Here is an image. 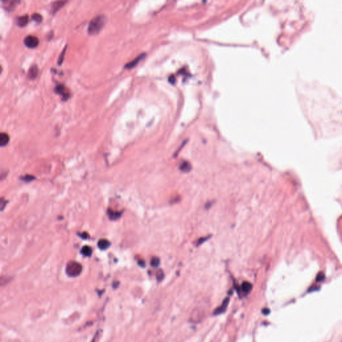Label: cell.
<instances>
[{
    "instance_id": "277c9868",
    "label": "cell",
    "mask_w": 342,
    "mask_h": 342,
    "mask_svg": "<svg viewBox=\"0 0 342 342\" xmlns=\"http://www.w3.org/2000/svg\"><path fill=\"white\" fill-rule=\"evenodd\" d=\"M54 91L56 93H57L59 96H61L63 98L64 100H67L70 97V92L64 85H57L54 88Z\"/></svg>"
},
{
    "instance_id": "5b68a950",
    "label": "cell",
    "mask_w": 342,
    "mask_h": 342,
    "mask_svg": "<svg viewBox=\"0 0 342 342\" xmlns=\"http://www.w3.org/2000/svg\"><path fill=\"white\" fill-rule=\"evenodd\" d=\"M144 56H145V54H144V53H142L141 55L138 56L137 58H135V59H134L133 60H132L131 62H129V63H127V64L125 65V66H124V68H127V69H131V68H134V67H135V66H136V65H137V64L138 63V62H139L140 61H141L142 59H143V58L144 57Z\"/></svg>"
},
{
    "instance_id": "5bb4252c",
    "label": "cell",
    "mask_w": 342,
    "mask_h": 342,
    "mask_svg": "<svg viewBox=\"0 0 342 342\" xmlns=\"http://www.w3.org/2000/svg\"><path fill=\"white\" fill-rule=\"evenodd\" d=\"M65 2H54L52 5V11H57L59 8H62L63 5L65 4Z\"/></svg>"
},
{
    "instance_id": "8fae6325",
    "label": "cell",
    "mask_w": 342,
    "mask_h": 342,
    "mask_svg": "<svg viewBox=\"0 0 342 342\" xmlns=\"http://www.w3.org/2000/svg\"><path fill=\"white\" fill-rule=\"evenodd\" d=\"M3 2L4 3L5 8L7 10H9V11L13 10L14 9H15V8H16L17 3H19L17 2H14V1H12V2Z\"/></svg>"
},
{
    "instance_id": "cb8c5ba5",
    "label": "cell",
    "mask_w": 342,
    "mask_h": 342,
    "mask_svg": "<svg viewBox=\"0 0 342 342\" xmlns=\"http://www.w3.org/2000/svg\"><path fill=\"white\" fill-rule=\"evenodd\" d=\"M98 335H99V333H98H98H97V334H96V335H95V336H94V337L93 338V340H92V342H96V338L98 337Z\"/></svg>"
},
{
    "instance_id": "6da1fadb",
    "label": "cell",
    "mask_w": 342,
    "mask_h": 342,
    "mask_svg": "<svg viewBox=\"0 0 342 342\" xmlns=\"http://www.w3.org/2000/svg\"><path fill=\"white\" fill-rule=\"evenodd\" d=\"M106 22V18L104 16H97L92 19L88 26V33L90 35L98 34L101 29L104 26Z\"/></svg>"
},
{
    "instance_id": "ac0fdd59",
    "label": "cell",
    "mask_w": 342,
    "mask_h": 342,
    "mask_svg": "<svg viewBox=\"0 0 342 342\" xmlns=\"http://www.w3.org/2000/svg\"><path fill=\"white\" fill-rule=\"evenodd\" d=\"M159 263H160V260H159V258L154 257V258L152 259L150 264H151V265L153 266V267H158Z\"/></svg>"
},
{
    "instance_id": "44dd1931",
    "label": "cell",
    "mask_w": 342,
    "mask_h": 342,
    "mask_svg": "<svg viewBox=\"0 0 342 342\" xmlns=\"http://www.w3.org/2000/svg\"><path fill=\"white\" fill-rule=\"evenodd\" d=\"M80 236L82 238V239H88V238H89V234L87 233V232H84V233H83L80 234Z\"/></svg>"
},
{
    "instance_id": "7402d4cb",
    "label": "cell",
    "mask_w": 342,
    "mask_h": 342,
    "mask_svg": "<svg viewBox=\"0 0 342 342\" xmlns=\"http://www.w3.org/2000/svg\"><path fill=\"white\" fill-rule=\"evenodd\" d=\"M5 204H6V203H5V201L4 200V198H2V200H1V203H0V204H1V209H2V210L4 209V208L5 206Z\"/></svg>"
},
{
    "instance_id": "52a82bcc",
    "label": "cell",
    "mask_w": 342,
    "mask_h": 342,
    "mask_svg": "<svg viewBox=\"0 0 342 342\" xmlns=\"http://www.w3.org/2000/svg\"><path fill=\"white\" fill-rule=\"evenodd\" d=\"M98 247L100 249H102V250H105V249H107L110 246V243L108 240L105 239H102L99 241L98 243Z\"/></svg>"
},
{
    "instance_id": "2e32d148",
    "label": "cell",
    "mask_w": 342,
    "mask_h": 342,
    "mask_svg": "<svg viewBox=\"0 0 342 342\" xmlns=\"http://www.w3.org/2000/svg\"><path fill=\"white\" fill-rule=\"evenodd\" d=\"M108 213L109 216L110 217L111 219H113V220L117 219L119 218V217H120V215H121V213L114 212V211L110 210H108Z\"/></svg>"
},
{
    "instance_id": "e0dca14e",
    "label": "cell",
    "mask_w": 342,
    "mask_h": 342,
    "mask_svg": "<svg viewBox=\"0 0 342 342\" xmlns=\"http://www.w3.org/2000/svg\"><path fill=\"white\" fill-rule=\"evenodd\" d=\"M32 19L34 21H35V22L40 23L41 21H42L43 17H42V16H41V14H38V13H35L32 16Z\"/></svg>"
},
{
    "instance_id": "ffe728a7",
    "label": "cell",
    "mask_w": 342,
    "mask_h": 342,
    "mask_svg": "<svg viewBox=\"0 0 342 342\" xmlns=\"http://www.w3.org/2000/svg\"><path fill=\"white\" fill-rule=\"evenodd\" d=\"M163 277H164V274H163L162 271V270L159 271L158 273H157V279H158V280L161 281L163 278Z\"/></svg>"
},
{
    "instance_id": "ba28073f",
    "label": "cell",
    "mask_w": 342,
    "mask_h": 342,
    "mask_svg": "<svg viewBox=\"0 0 342 342\" xmlns=\"http://www.w3.org/2000/svg\"><path fill=\"white\" fill-rule=\"evenodd\" d=\"M38 74V68L37 66L34 65L30 68H29L28 72V77L30 79H34L36 78V76Z\"/></svg>"
},
{
    "instance_id": "30bf717a",
    "label": "cell",
    "mask_w": 342,
    "mask_h": 342,
    "mask_svg": "<svg viewBox=\"0 0 342 342\" xmlns=\"http://www.w3.org/2000/svg\"><path fill=\"white\" fill-rule=\"evenodd\" d=\"M229 301V299H225V300L223 301V303H222V304L220 306L219 308H217L215 311V314H220V313H222V312L225 310L226 308H227Z\"/></svg>"
},
{
    "instance_id": "603a6c76",
    "label": "cell",
    "mask_w": 342,
    "mask_h": 342,
    "mask_svg": "<svg viewBox=\"0 0 342 342\" xmlns=\"http://www.w3.org/2000/svg\"><path fill=\"white\" fill-rule=\"evenodd\" d=\"M31 177V176H29V175H27V176H26L24 178H23V180H26V181H29V180H33V179H32V178H29V177Z\"/></svg>"
},
{
    "instance_id": "d6986e66",
    "label": "cell",
    "mask_w": 342,
    "mask_h": 342,
    "mask_svg": "<svg viewBox=\"0 0 342 342\" xmlns=\"http://www.w3.org/2000/svg\"><path fill=\"white\" fill-rule=\"evenodd\" d=\"M65 52H66V47H65V49H64L63 52H62V53L59 56V57L58 58V65H60V64H62V62H63V59H64V56L65 55Z\"/></svg>"
},
{
    "instance_id": "4fadbf2b",
    "label": "cell",
    "mask_w": 342,
    "mask_h": 342,
    "mask_svg": "<svg viewBox=\"0 0 342 342\" xmlns=\"http://www.w3.org/2000/svg\"><path fill=\"white\" fill-rule=\"evenodd\" d=\"M180 168L182 171L187 172H189L190 171H191V164H190V163L188 162H183L182 164H181V165L180 166Z\"/></svg>"
},
{
    "instance_id": "7a4b0ae2",
    "label": "cell",
    "mask_w": 342,
    "mask_h": 342,
    "mask_svg": "<svg viewBox=\"0 0 342 342\" xmlns=\"http://www.w3.org/2000/svg\"><path fill=\"white\" fill-rule=\"evenodd\" d=\"M82 267L81 264H80L76 261H70L69 263L67 264L66 271L67 275L72 277H75L78 276L82 272Z\"/></svg>"
},
{
    "instance_id": "8992f818",
    "label": "cell",
    "mask_w": 342,
    "mask_h": 342,
    "mask_svg": "<svg viewBox=\"0 0 342 342\" xmlns=\"http://www.w3.org/2000/svg\"><path fill=\"white\" fill-rule=\"evenodd\" d=\"M29 21V17L28 15H24V16H20L17 18V25L20 27H25L28 23Z\"/></svg>"
},
{
    "instance_id": "9a60e30c",
    "label": "cell",
    "mask_w": 342,
    "mask_h": 342,
    "mask_svg": "<svg viewBox=\"0 0 342 342\" xmlns=\"http://www.w3.org/2000/svg\"><path fill=\"white\" fill-rule=\"evenodd\" d=\"M252 289V285L249 282H244L242 285V289L245 293H249Z\"/></svg>"
},
{
    "instance_id": "3957f363",
    "label": "cell",
    "mask_w": 342,
    "mask_h": 342,
    "mask_svg": "<svg viewBox=\"0 0 342 342\" xmlns=\"http://www.w3.org/2000/svg\"><path fill=\"white\" fill-rule=\"evenodd\" d=\"M25 46L29 48H35L39 44V39L34 35H28L24 38L23 40Z\"/></svg>"
},
{
    "instance_id": "7c38bea8",
    "label": "cell",
    "mask_w": 342,
    "mask_h": 342,
    "mask_svg": "<svg viewBox=\"0 0 342 342\" xmlns=\"http://www.w3.org/2000/svg\"><path fill=\"white\" fill-rule=\"evenodd\" d=\"M81 253L83 255L86 257H90L92 254V249L89 246H84L82 249Z\"/></svg>"
},
{
    "instance_id": "9c48e42d",
    "label": "cell",
    "mask_w": 342,
    "mask_h": 342,
    "mask_svg": "<svg viewBox=\"0 0 342 342\" xmlns=\"http://www.w3.org/2000/svg\"><path fill=\"white\" fill-rule=\"evenodd\" d=\"M9 141H10V137H9L8 134L2 132L0 135V145H1V147H4V146L7 145Z\"/></svg>"
},
{
    "instance_id": "d4e9b609",
    "label": "cell",
    "mask_w": 342,
    "mask_h": 342,
    "mask_svg": "<svg viewBox=\"0 0 342 342\" xmlns=\"http://www.w3.org/2000/svg\"><path fill=\"white\" fill-rule=\"evenodd\" d=\"M138 264L140 265H141V266H144L145 263H144V261H140L139 262H138Z\"/></svg>"
}]
</instances>
